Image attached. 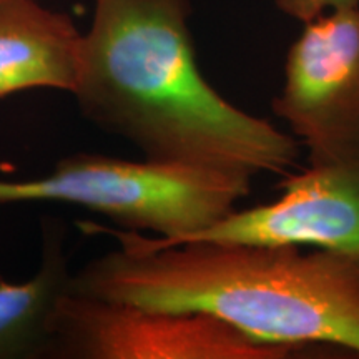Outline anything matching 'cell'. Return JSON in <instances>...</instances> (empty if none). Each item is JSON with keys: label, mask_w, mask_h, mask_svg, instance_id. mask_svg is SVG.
Wrapping results in <instances>:
<instances>
[{"label": "cell", "mask_w": 359, "mask_h": 359, "mask_svg": "<svg viewBox=\"0 0 359 359\" xmlns=\"http://www.w3.org/2000/svg\"><path fill=\"white\" fill-rule=\"evenodd\" d=\"M188 17L190 0H95L72 92L82 115L145 160L288 175L299 142L219 95L196 60Z\"/></svg>", "instance_id": "6da1fadb"}, {"label": "cell", "mask_w": 359, "mask_h": 359, "mask_svg": "<svg viewBox=\"0 0 359 359\" xmlns=\"http://www.w3.org/2000/svg\"><path fill=\"white\" fill-rule=\"evenodd\" d=\"M118 248L70 276L74 293L215 316L251 338L359 356V259L296 245L185 240L105 230Z\"/></svg>", "instance_id": "7a4b0ae2"}, {"label": "cell", "mask_w": 359, "mask_h": 359, "mask_svg": "<svg viewBox=\"0 0 359 359\" xmlns=\"http://www.w3.org/2000/svg\"><path fill=\"white\" fill-rule=\"evenodd\" d=\"M251 180L217 170L75 154L45 177L0 180V203L77 205L105 215L125 230L150 231L170 243L231 213L251 193Z\"/></svg>", "instance_id": "3957f363"}, {"label": "cell", "mask_w": 359, "mask_h": 359, "mask_svg": "<svg viewBox=\"0 0 359 359\" xmlns=\"http://www.w3.org/2000/svg\"><path fill=\"white\" fill-rule=\"evenodd\" d=\"M299 348L264 343L201 313L167 311L74 293L57 299L43 358L286 359Z\"/></svg>", "instance_id": "277c9868"}, {"label": "cell", "mask_w": 359, "mask_h": 359, "mask_svg": "<svg viewBox=\"0 0 359 359\" xmlns=\"http://www.w3.org/2000/svg\"><path fill=\"white\" fill-rule=\"evenodd\" d=\"M271 107L309 165L359 163V7L304 24Z\"/></svg>", "instance_id": "5b68a950"}, {"label": "cell", "mask_w": 359, "mask_h": 359, "mask_svg": "<svg viewBox=\"0 0 359 359\" xmlns=\"http://www.w3.org/2000/svg\"><path fill=\"white\" fill-rule=\"evenodd\" d=\"M278 190L280 198L271 203L235 208L206 230L178 241L296 245L359 259V163L309 165L286 175Z\"/></svg>", "instance_id": "8992f818"}, {"label": "cell", "mask_w": 359, "mask_h": 359, "mask_svg": "<svg viewBox=\"0 0 359 359\" xmlns=\"http://www.w3.org/2000/svg\"><path fill=\"white\" fill-rule=\"evenodd\" d=\"M82 34L35 0H0V100L35 88L72 93Z\"/></svg>", "instance_id": "52a82bcc"}, {"label": "cell", "mask_w": 359, "mask_h": 359, "mask_svg": "<svg viewBox=\"0 0 359 359\" xmlns=\"http://www.w3.org/2000/svg\"><path fill=\"white\" fill-rule=\"evenodd\" d=\"M47 236L42 264L30 280L0 278V359L43 358L48 321L72 276L60 238Z\"/></svg>", "instance_id": "ba28073f"}, {"label": "cell", "mask_w": 359, "mask_h": 359, "mask_svg": "<svg viewBox=\"0 0 359 359\" xmlns=\"http://www.w3.org/2000/svg\"><path fill=\"white\" fill-rule=\"evenodd\" d=\"M275 6L285 15L306 24L323 13L356 8L359 7V0H275Z\"/></svg>", "instance_id": "9c48e42d"}]
</instances>
